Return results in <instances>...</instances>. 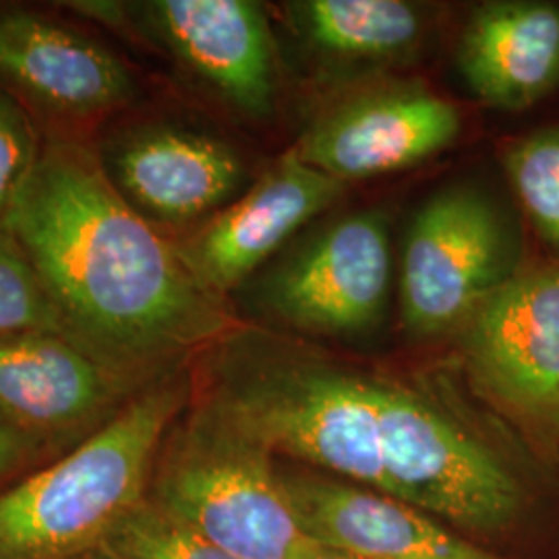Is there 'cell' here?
Returning <instances> with one entry per match:
<instances>
[{
  "label": "cell",
  "instance_id": "1",
  "mask_svg": "<svg viewBox=\"0 0 559 559\" xmlns=\"http://www.w3.org/2000/svg\"><path fill=\"white\" fill-rule=\"evenodd\" d=\"M2 226L57 305L62 334L120 373L156 383L237 328L179 247L131 207L94 147L41 141Z\"/></svg>",
  "mask_w": 559,
  "mask_h": 559
},
{
  "label": "cell",
  "instance_id": "2",
  "mask_svg": "<svg viewBox=\"0 0 559 559\" xmlns=\"http://www.w3.org/2000/svg\"><path fill=\"white\" fill-rule=\"evenodd\" d=\"M203 357L200 399L276 459L383 491L376 376L240 325Z\"/></svg>",
  "mask_w": 559,
  "mask_h": 559
},
{
  "label": "cell",
  "instance_id": "3",
  "mask_svg": "<svg viewBox=\"0 0 559 559\" xmlns=\"http://www.w3.org/2000/svg\"><path fill=\"white\" fill-rule=\"evenodd\" d=\"M193 399L182 369L143 390L117 419L0 491V559H78L147 498L170 427Z\"/></svg>",
  "mask_w": 559,
  "mask_h": 559
},
{
  "label": "cell",
  "instance_id": "4",
  "mask_svg": "<svg viewBox=\"0 0 559 559\" xmlns=\"http://www.w3.org/2000/svg\"><path fill=\"white\" fill-rule=\"evenodd\" d=\"M376 380L385 493L483 545L526 524L539 460L485 436L429 381Z\"/></svg>",
  "mask_w": 559,
  "mask_h": 559
},
{
  "label": "cell",
  "instance_id": "5",
  "mask_svg": "<svg viewBox=\"0 0 559 559\" xmlns=\"http://www.w3.org/2000/svg\"><path fill=\"white\" fill-rule=\"evenodd\" d=\"M147 500L239 559H290L305 535L278 459L200 399L170 427Z\"/></svg>",
  "mask_w": 559,
  "mask_h": 559
},
{
  "label": "cell",
  "instance_id": "6",
  "mask_svg": "<svg viewBox=\"0 0 559 559\" xmlns=\"http://www.w3.org/2000/svg\"><path fill=\"white\" fill-rule=\"evenodd\" d=\"M471 385L545 466L559 462V261L520 263L459 330Z\"/></svg>",
  "mask_w": 559,
  "mask_h": 559
},
{
  "label": "cell",
  "instance_id": "7",
  "mask_svg": "<svg viewBox=\"0 0 559 559\" xmlns=\"http://www.w3.org/2000/svg\"><path fill=\"white\" fill-rule=\"evenodd\" d=\"M392 280L388 224L376 212L330 222L240 288L249 307L284 328L357 338L380 325Z\"/></svg>",
  "mask_w": 559,
  "mask_h": 559
},
{
  "label": "cell",
  "instance_id": "8",
  "mask_svg": "<svg viewBox=\"0 0 559 559\" xmlns=\"http://www.w3.org/2000/svg\"><path fill=\"white\" fill-rule=\"evenodd\" d=\"M520 263L510 224L475 187H448L425 201L402 258V321L411 336L459 332Z\"/></svg>",
  "mask_w": 559,
  "mask_h": 559
},
{
  "label": "cell",
  "instance_id": "9",
  "mask_svg": "<svg viewBox=\"0 0 559 559\" xmlns=\"http://www.w3.org/2000/svg\"><path fill=\"white\" fill-rule=\"evenodd\" d=\"M150 385L57 332L0 338V423L36 459H59L90 440Z\"/></svg>",
  "mask_w": 559,
  "mask_h": 559
},
{
  "label": "cell",
  "instance_id": "10",
  "mask_svg": "<svg viewBox=\"0 0 559 559\" xmlns=\"http://www.w3.org/2000/svg\"><path fill=\"white\" fill-rule=\"evenodd\" d=\"M110 27H133L247 117H267L276 100V59L267 17L251 0L71 2Z\"/></svg>",
  "mask_w": 559,
  "mask_h": 559
},
{
  "label": "cell",
  "instance_id": "11",
  "mask_svg": "<svg viewBox=\"0 0 559 559\" xmlns=\"http://www.w3.org/2000/svg\"><path fill=\"white\" fill-rule=\"evenodd\" d=\"M300 533L355 559H508L381 489L280 464Z\"/></svg>",
  "mask_w": 559,
  "mask_h": 559
},
{
  "label": "cell",
  "instance_id": "12",
  "mask_svg": "<svg viewBox=\"0 0 559 559\" xmlns=\"http://www.w3.org/2000/svg\"><path fill=\"white\" fill-rule=\"evenodd\" d=\"M344 187L290 150L179 242L180 258L210 293L224 299L253 278L302 224L338 200Z\"/></svg>",
  "mask_w": 559,
  "mask_h": 559
},
{
  "label": "cell",
  "instance_id": "13",
  "mask_svg": "<svg viewBox=\"0 0 559 559\" xmlns=\"http://www.w3.org/2000/svg\"><path fill=\"white\" fill-rule=\"evenodd\" d=\"M459 108L420 85H392L342 102L293 147L334 179L392 175L440 154L459 138Z\"/></svg>",
  "mask_w": 559,
  "mask_h": 559
},
{
  "label": "cell",
  "instance_id": "14",
  "mask_svg": "<svg viewBox=\"0 0 559 559\" xmlns=\"http://www.w3.org/2000/svg\"><path fill=\"white\" fill-rule=\"evenodd\" d=\"M96 154L115 189L150 222L212 218L245 182L242 160L228 143L170 124L124 129Z\"/></svg>",
  "mask_w": 559,
  "mask_h": 559
},
{
  "label": "cell",
  "instance_id": "15",
  "mask_svg": "<svg viewBox=\"0 0 559 559\" xmlns=\"http://www.w3.org/2000/svg\"><path fill=\"white\" fill-rule=\"evenodd\" d=\"M0 81L59 119H100L135 98L119 57L32 11L0 13Z\"/></svg>",
  "mask_w": 559,
  "mask_h": 559
},
{
  "label": "cell",
  "instance_id": "16",
  "mask_svg": "<svg viewBox=\"0 0 559 559\" xmlns=\"http://www.w3.org/2000/svg\"><path fill=\"white\" fill-rule=\"evenodd\" d=\"M459 69L485 106L522 112L559 85V4L485 2L466 23Z\"/></svg>",
  "mask_w": 559,
  "mask_h": 559
},
{
  "label": "cell",
  "instance_id": "17",
  "mask_svg": "<svg viewBox=\"0 0 559 559\" xmlns=\"http://www.w3.org/2000/svg\"><path fill=\"white\" fill-rule=\"evenodd\" d=\"M290 15L300 34L336 59H396L419 44L425 21L404 0H305Z\"/></svg>",
  "mask_w": 559,
  "mask_h": 559
},
{
  "label": "cell",
  "instance_id": "18",
  "mask_svg": "<svg viewBox=\"0 0 559 559\" xmlns=\"http://www.w3.org/2000/svg\"><path fill=\"white\" fill-rule=\"evenodd\" d=\"M503 166L540 239L559 251V127L512 143Z\"/></svg>",
  "mask_w": 559,
  "mask_h": 559
},
{
  "label": "cell",
  "instance_id": "19",
  "mask_svg": "<svg viewBox=\"0 0 559 559\" xmlns=\"http://www.w3.org/2000/svg\"><path fill=\"white\" fill-rule=\"evenodd\" d=\"M104 547L127 559H239L147 498L120 519Z\"/></svg>",
  "mask_w": 559,
  "mask_h": 559
},
{
  "label": "cell",
  "instance_id": "20",
  "mask_svg": "<svg viewBox=\"0 0 559 559\" xmlns=\"http://www.w3.org/2000/svg\"><path fill=\"white\" fill-rule=\"evenodd\" d=\"M23 332L62 334V321L20 240L0 224V338Z\"/></svg>",
  "mask_w": 559,
  "mask_h": 559
},
{
  "label": "cell",
  "instance_id": "21",
  "mask_svg": "<svg viewBox=\"0 0 559 559\" xmlns=\"http://www.w3.org/2000/svg\"><path fill=\"white\" fill-rule=\"evenodd\" d=\"M40 143L25 110L0 92V224L29 177Z\"/></svg>",
  "mask_w": 559,
  "mask_h": 559
},
{
  "label": "cell",
  "instance_id": "22",
  "mask_svg": "<svg viewBox=\"0 0 559 559\" xmlns=\"http://www.w3.org/2000/svg\"><path fill=\"white\" fill-rule=\"evenodd\" d=\"M32 450L0 423V483L36 462Z\"/></svg>",
  "mask_w": 559,
  "mask_h": 559
},
{
  "label": "cell",
  "instance_id": "23",
  "mask_svg": "<svg viewBox=\"0 0 559 559\" xmlns=\"http://www.w3.org/2000/svg\"><path fill=\"white\" fill-rule=\"evenodd\" d=\"M290 559H355L350 558V556H346V554H342L338 549H332V547H328V545H323V543H318V540L305 539L300 540L299 547H297V551L293 554V558Z\"/></svg>",
  "mask_w": 559,
  "mask_h": 559
},
{
  "label": "cell",
  "instance_id": "24",
  "mask_svg": "<svg viewBox=\"0 0 559 559\" xmlns=\"http://www.w3.org/2000/svg\"><path fill=\"white\" fill-rule=\"evenodd\" d=\"M78 559H127L119 556V554H115V551H110V549H106L104 545L100 547H96V549H92V551H87V554H83Z\"/></svg>",
  "mask_w": 559,
  "mask_h": 559
}]
</instances>
